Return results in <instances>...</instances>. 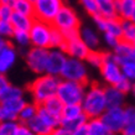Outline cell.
<instances>
[{
	"mask_svg": "<svg viewBox=\"0 0 135 135\" xmlns=\"http://www.w3.org/2000/svg\"><path fill=\"white\" fill-rule=\"evenodd\" d=\"M61 78L50 76V74H41L37 76L27 87L31 102L37 105H42L47 99L56 97Z\"/></svg>",
	"mask_w": 135,
	"mask_h": 135,
	"instance_id": "1",
	"label": "cell"
},
{
	"mask_svg": "<svg viewBox=\"0 0 135 135\" xmlns=\"http://www.w3.org/2000/svg\"><path fill=\"white\" fill-rule=\"evenodd\" d=\"M83 113L88 119H99L107 110V100L104 94V87L98 83L87 84L86 94L81 103Z\"/></svg>",
	"mask_w": 135,
	"mask_h": 135,
	"instance_id": "2",
	"label": "cell"
},
{
	"mask_svg": "<svg viewBox=\"0 0 135 135\" xmlns=\"http://www.w3.org/2000/svg\"><path fill=\"white\" fill-rule=\"evenodd\" d=\"M52 26L58 31H61L67 40L70 37L78 35V31L81 27V21H79L77 12L74 11V9H72L68 5H63V8L60 10L57 16L55 17Z\"/></svg>",
	"mask_w": 135,
	"mask_h": 135,
	"instance_id": "3",
	"label": "cell"
},
{
	"mask_svg": "<svg viewBox=\"0 0 135 135\" xmlns=\"http://www.w3.org/2000/svg\"><path fill=\"white\" fill-rule=\"evenodd\" d=\"M87 84L77 82H71V81H60L57 89V97L63 105H71V104H79L83 100V97L86 94Z\"/></svg>",
	"mask_w": 135,
	"mask_h": 135,
	"instance_id": "4",
	"label": "cell"
},
{
	"mask_svg": "<svg viewBox=\"0 0 135 135\" xmlns=\"http://www.w3.org/2000/svg\"><path fill=\"white\" fill-rule=\"evenodd\" d=\"M88 74L89 73H88V67H87L86 61L68 57L63 66L61 74H60V78L63 81L88 84V81H89Z\"/></svg>",
	"mask_w": 135,
	"mask_h": 135,
	"instance_id": "5",
	"label": "cell"
},
{
	"mask_svg": "<svg viewBox=\"0 0 135 135\" xmlns=\"http://www.w3.org/2000/svg\"><path fill=\"white\" fill-rule=\"evenodd\" d=\"M63 5V0H36L33 3V19L52 25Z\"/></svg>",
	"mask_w": 135,
	"mask_h": 135,
	"instance_id": "6",
	"label": "cell"
},
{
	"mask_svg": "<svg viewBox=\"0 0 135 135\" xmlns=\"http://www.w3.org/2000/svg\"><path fill=\"white\" fill-rule=\"evenodd\" d=\"M99 71H100L103 81L108 86L115 87L124 78L123 73H122V68H120V63L117 61L113 52L104 53V60H103V63Z\"/></svg>",
	"mask_w": 135,
	"mask_h": 135,
	"instance_id": "7",
	"label": "cell"
},
{
	"mask_svg": "<svg viewBox=\"0 0 135 135\" xmlns=\"http://www.w3.org/2000/svg\"><path fill=\"white\" fill-rule=\"evenodd\" d=\"M52 32V25L40 20H33L31 29L29 30L31 47L50 50V40Z\"/></svg>",
	"mask_w": 135,
	"mask_h": 135,
	"instance_id": "8",
	"label": "cell"
},
{
	"mask_svg": "<svg viewBox=\"0 0 135 135\" xmlns=\"http://www.w3.org/2000/svg\"><path fill=\"white\" fill-rule=\"evenodd\" d=\"M49 57V50L38 49V47H29L25 52V62L29 70L37 76L45 74L46 63Z\"/></svg>",
	"mask_w": 135,
	"mask_h": 135,
	"instance_id": "9",
	"label": "cell"
},
{
	"mask_svg": "<svg viewBox=\"0 0 135 135\" xmlns=\"http://www.w3.org/2000/svg\"><path fill=\"white\" fill-rule=\"evenodd\" d=\"M102 123L107 127L108 130H110L114 135L122 133L125 124L124 118V107H117V108H107V110L100 117Z\"/></svg>",
	"mask_w": 135,
	"mask_h": 135,
	"instance_id": "10",
	"label": "cell"
},
{
	"mask_svg": "<svg viewBox=\"0 0 135 135\" xmlns=\"http://www.w3.org/2000/svg\"><path fill=\"white\" fill-rule=\"evenodd\" d=\"M68 56L66 55L63 50L58 49H50L49 50V57H47V63H46V72L45 74L60 77L63 66L67 61Z\"/></svg>",
	"mask_w": 135,
	"mask_h": 135,
	"instance_id": "11",
	"label": "cell"
},
{
	"mask_svg": "<svg viewBox=\"0 0 135 135\" xmlns=\"http://www.w3.org/2000/svg\"><path fill=\"white\" fill-rule=\"evenodd\" d=\"M63 51L66 55L71 58H76V60H81V61H86V58L88 57L90 50L86 46V44L81 40L79 33L77 36L70 37L66 40V45Z\"/></svg>",
	"mask_w": 135,
	"mask_h": 135,
	"instance_id": "12",
	"label": "cell"
},
{
	"mask_svg": "<svg viewBox=\"0 0 135 135\" xmlns=\"http://www.w3.org/2000/svg\"><path fill=\"white\" fill-rule=\"evenodd\" d=\"M26 103H27L26 97L0 102V122H5V120H16L17 122L19 113Z\"/></svg>",
	"mask_w": 135,
	"mask_h": 135,
	"instance_id": "13",
	"label": "cell"
},
{
	"mask_svg": "<svg viewBox=\"0 0 135 135\" xmlns=\"http://www.w3.org/2000/svg\"><path fill=\"white\" fill-rule=\"evenodd\" d=\"M17 49L11 42L0 51V73L6 74L17 61Z\"/></svg>",
	"mask_w": 135,
	"mask_h": 135,
	"instance_id": "14",
	"label": "cell"
},
{
	"mask_svg": "<svg viewBox=\"0 0 135 135\" xmlns=\"http://www.w3.org/2000/svg\"><path fill=\"white\" fill-rule=\"evenodd\" d=\"M78 33H79L81 40L86 44V46L90 51L98 50L99 45H100V37H99L97 30L90 26H81Z\"/></svg>",
	"mask_w": 135,
	"mask_h": 135,
	"instance_id": "15",
	"label": "cell"
},
{
	"mask_svg": "<svg viewBox=\"0 0 135 135\" xmlns=\"http://www.w3.org/2000/svg\"><path fill=\"white\" fill-rule=\"evenodd\" d=\"M104 94L108 108H117V107H124L125 103V94L122 93L113 86L104 87Z\"/></svg>",
	"mask_w": 135,
	"mask_h": 135,
	"instance_id": "16",
	"label": "cell"
},
{
	"mask_svg": "<svg viewBox=\"0 0 135 135\" xmlns=\"http://www.w3.org/2000/svg\"><path fill=\"white\" fill-rule=\"evenodd\" d=\"M117 17L122 21L130 20L135 10V0H117L115 1Z\"/></svg>",
	"mask_w": 135,
	"mask_h": 135,
	"instance_id": "17",
	"label": "cell"
},
{
	"mask_svg": "<svg viewBox=\"0 0 135 135\" xmlns=\"http://www.w3.org/2000/svg\"><path fill=\"white\" fill-rule=\"evenodd\" d=\"M113 55L115 56V58H117V61L119 63H122L124 61H128V60H135L134 46L131 45V44H128V42L119 41L117 47L113 50Z\"/></svg>",
	"mask_w": 135,
	"mask_h": 135,
	"instance_id": "18",
	"label": "cell"
},
{
	"mask_svg": "<svg viewBox=\"0 0 135 135\" xmlns=\"http://www.w3.org/2000/svg\"><path fill=\"white\" fill-rule=\"evenodd\" d=\"M33 20L35 19L31 16H25V15H21V14L14 11L11 19H10V22L15 31H27L29 32V30L31 29L33 24Z\"/></svg>",
	"mask_w": 135,
	"mask_h": 135,
	"instance_id": "19",
	"label": "cell"
},
{
	"mask_svg": "<svg viewBox=\"0 0 135 135\" xmlns=\"http://www.w3.org/2000/svg\"><path fill=\"white\" fill-rule=\"evenodd\" d=\"M37 110H38V105L35 104L31 100H27V103L22 107V109L19 113V117H17V122L20 124H26L29 123L30 120H32L37 115Z\"/></svg>",
	"mask_w": 135,
	"mask_h": 135,
	"instance_id": "20",
	"label": "cell"
},
{
	"mask_svg": "<svg viewBox=\"0 0 135 135\" xmlns=\"http://www.w3.org/2000/svg\"><path fill=\"white\" fill-rule=\"evenodd\" d=\"M95 1L98 5V15L105 19L117 17V10H115L117 0H95Z\"/></svg>",
	"mask_w": 135,
	"mask_h": 135,
	"instance_id": "21",
	"label": "cell"
},
{
	"mask_svg": "<svg viewBox=\"0 0 135 135\" xmlns=\"http://www.w3.org/2000/svg\"><path fill=\"white\" fill-rule=\"evenodd\" d=\"M26 127L36 135H50L51 131H52V128H50L49 125H47L41 118H38L37 115L32 120H30L29 123L26 124Z\"/></svg>",
	"mask_w": 135,
	"mask_h": 135,
	"instance_id": "22",
	"label": "cell"
},
{
	"mask_svg": "<svg viewBox=\"0 0 135 135\" xmlns=\"http://www.w3.org/2000/svg\"><path fill=\"white\" fill-rule=\"evenodd\" d=\"M88 135H114L102 123L100 119H88L87 122Z\"/></svg>",
	"mask_w": 135,
	"mask_h": 135,
	"instance_id": "23",
	"label": "cell"
},
{
	"mask_svg": "<svg viewBox=\"0 0 135 135\" xmlns=\"http://www.w3.org/2000/svg\"><path fill=\"white\" fill-rule=\"evenodd\" d=\"M41 107H44L46 110L51 113L53 117H56L61 120V117H62V110H63V103L57 98V97H52V98L47 99Z\"/></svg>",
	"mask_w": 135,
	"mask_h": 135,
	"instance_id": "24",
	"label": "cell"
},
{
	"mask_svg": "<svg viewBox=\"0 0 135 135\" xmlns=\"http://www.w3.org/2000/svg\"><path fill=\"white\" fill-rule=\"evenodd\" d=\"M134 45L135 44V24L130 20L122 21V40Z\"/></svg>",
	"mask_w": 135,
	"mask_h": 135,
	"instance_id": "25",
	"label": "cell"
},
{
	"mask_svg": "<svg viewBox=\"0 0 135 135\" xmlns=\"http://www.w3.org/2000/svg\"><path fill=\"white\" fill-rule=\"evenodd\" d=\"M87 122H88V118L83 114L81 117H78V118H73V119H61L60 120V125L73 133L74 130H77L81 127L86 125Z\"/></svg>",
	"mask_w": 135,
	"mask_h": 135,
	"instance_id": "26",
	"label": "cell"
},
{
	"mask_svg": "<svg viewBox=\"0 0 135 135\" xmlns=\"http://www.w3.org/2000/svg\"><path fill=\"white\" fill-rule=\"evenodd\" d=\"M24 97H25V89H22V88L19 86H14V84L10 83V86L4 90V93L0 95V102L24 98Z\"/></svg>",
	"mask_w": 135,
	"mask_h": 135,
	"instance_id": "27",
	"label": "cell"
},
{
	"mask_svg": "<svg viewBox=\"0 0 135 135\" xmlns=\"http://www.w3.org/2000/svg\"><path fill=\"white\" fill-rule=\"evenodd\" d=\"M103 33H109L112 36L122 40V20L118 19V17L107 19L105 29H104V32Z\"/></svg>",
	"mask_w": 135,
	"mask_h": 135,
	"instance_id": "28",
	"label": "cell"
},
{
	"mask_svg": "<svg viewBox=\"0 0 135 135\" xmlns=\"http://www.w3.org/2000/svg\"><path fill=\"white\" fill-rule=\"evenodd\" d=\"M12 42H14V46L19 47V49H29V47H31L30 36L27 31H14V35L11 37V44Z\"/></svg>",
	"mask_w": 135,
	"mask_h": 135,
	"instance_id": "29",
	"label": "cell"
},
{
	"mask_svg": "<svg viewBox=\"0 0 135 135\" xmlns=\"http://www.w3.org/2000/svg\"><path fill=\"white\" fill-rule=\"evenodd\" d=\"M12 10L25 16L33 17V4L29 0H16V3L12 5Z\"/></svg>",
	"mask_w": 135,
	"mask_h": 135,
	"instance_id": "30",
	"label": "cell"
},
{
	"mask_svg": "<svg viewBox=\"0 0 135 135\" xmlns=\"http://www.w3.org/2000/svg\"><path fill=\"white\" fill-rule=\"evenodd\" d=\"M66 45V37L65 35L55 29L52 26V32H51V40H50V49H58L63 50Z\"/></svg>",
	"mask_w": 135,
	"mask_h": 135,
	"instance_id": "31",
	"label": "cell"
},
{
	"mask_svg": "<svg viewBox=\"0 0 135 135\" xmlns=\"http://www.w3.org/2000/svg\"><path fill=\"white\" fill-rule=\"evenodd\" d=\"M123 77L131 83H135V60H128L120 63Z\"/></svg>",
	"mask_w": 135,
	"mask_h": 135,
	"instance_id": "32",
	"label": "cell"
},
{
	"mask_svg": "<svg viewBox=\"0 0 135 135\" xmlns=\"http://www.w3.org/2000/svg\"><path fill=\"white\" fill-rule=\"evenodd\" d=\"M37 117L38 118H41L44 122H45L47 125H49L50 128H52V129H55L56 127H58L60 125V119L56 118V117H53L51 113H49V112L46 110L44 107L38 105V110H37Z\"/></svg>",
	"mask_w": 135,
	"mask_h": 135,
	"instance_id": "33",
	"label": "cell"
},
{
	"mask_svg": "<svg viewBox=\"0 0 135 135\" xmlns=\"http://www.w3.org/2000/svg\"><path fill=\"white\" fill-rule=\"evenodd\" d=\"M83 114H84L83 109L79 104H71V105L63 107L61 119H73V118H78V117H81Z\"/></svg>",
	"mask_w": 135,
	"mask_h": 135,
	"instance_id": "34",
	"label": "cell"
},
{
	"mask_svg": "<svg viewBox=\"0 0 135 135\" xmlns=\"http://www.w3.org/2000/svg\"><path fill=\"white\" fill-rule=\"evenodd\" d=\"M103 60H104V52H100L98 50H95V51H90L89 52L88 57L86 58V62L94 68H100Z\"/></svg>",
	"mask_w": 135,
	"mask_h": 135,
	"instance_id": "35",
	"label": "cell"
},
{
	"mask_svg": "<svg viewBox=\"0 0 135 135\" xmlns=\"http://www.w3.org/2000/svg\"><path fill=\"white\" fill-rule=\"evenodd\" d=\"M20 123L16 120H5L0 122V133L5 135H15Z\"/></svg>",
	"mask_w": 135,
	"mask_h": 135,
	"instance_id": "36",
	"label": "cell"
},
{
	"mask_svg": "<svg viewBox=\"0 0 135 135\" xmlns=\"http://www.w3.org/2000/svg\"><path fill=\"white\" fill-rule=\"evenodd\" d=\"M79 3L88 15H90L92 17L98 15V5L95 0H79Z\"/></svg>",
	"mask_w": 135,
	"mask_h": 135,
	"instance_id": "37",
	"label": "cell"
},
{
	"mask_svg": "<svg viewBox=\"0 0 135 135\" xmlns=\"http://www.w3.org/2000/svg\"><path fill=\"white\" fill-rule=\"evenodd\" d=\"M14 27L10 21H6V20H0V36L6 38V40H11L12 35H14Z\"/></svg>",
	"mask_w": 135,
	"mask_h": 135,
	"instance_id": "38",
	"label": "cell"
},
{
	"mask_svg": "<svg viewBox=\"0 0 135 135\" xmlns=\"http://www.w3.org/2000/svg\"><path fill=\"white\" fill-rule=\"evenodd\" d=\"M12 6H9V5L5 4H0V20H6L10 21L12 16Z\"/></svg>",
	"mask_w": 135,
	"mask_h": 135,
	"instance_id": "39",
	"label": "cell"
},
{
	"mask_svg": "<svg viewBox=\"0 0 135 135\" xmlns=\"http://www.w3.org/2000/svg\"><path fill=\"white\" fill-rule=\"evenodd\" d=\"M103 41H104V44H105L107 47L114 50L120 40L117 38V37H114V36H112V35H109V33H103Z\"/></svg>",
	"mask_w": 135,
	"mask_h": 135,
	"instance_id": "40",
	"label": "cell"
},
{
	"mask_svg": "<svg viewBox=\"0 0 135 135\" xmlns=\"http://www.w3.org/2000/svg\"><path fill=\"white\" fill-rule=\"evenodd\" d=\"M131 84L133 83L130 82V81H128V79H125V78H123L120 82L115 86V88L117 89H119L122 93H124L125 95H127L128 93H130V89H131Z\"/></svg>",
	"mask_w": 135,
	"mask_h": 135,
	"instance_id": "41",
	"label": "cell"
},
{
	"mask_svg": "<svg viewBox=\"0 0 135 135\" xmlns=\"http://www.w3.org/2000/svg\"><path fill=\"white\" fill-rule=\"evenodd\" d=\"M9 86H10V82H9L6 74L0 73V95L4 93V90L6 89Z\"/></svg>",
	"mask_w": 135,
	"mask_h": 135,
	"instance_id": "42",
	"label": "cell"
},
{
	"mask_svg": "<svg viewBox=\"0 0 135 135\" xmlns=\"http://www.w3.org/2000/svg\"><path fill=\"white\" fill-rule=\"evenodd\" d=\"M50 135H72V131L67 130L66 128L61 127V125H58V127H56L55 129H52V131H51Z\"/></svg>",
	"mask_w": 135,
	"mask_h": 135,
	"instance_id": "43",
	"label": "cell"
},
{
	"mask_svg": "<svg viewBox=\"0 0 135 135\" xmlns=\"http://www.w3.org/2000/svg\"><path fill=\"white\" fill-rule=\"evenodd\" d=\"M15 135H36V134H33L25 124H20L19 128H17L16 133H15Z\"/></svg>",
	"mask_w": 135,
	"mask_h": 135,
	"instance_id": "44",
	"label": "cell"
},
{
	"mask_svg": "<svg viewBox=\"0 0 135 135\" xmlns=\"http://www.w3.org/2000/svg\"><path fill=\"white\" fill-rule=\"evenodd\" d=\"M72 135H88V131H87V124L86 125H83V127H81L79 129H77V130H74L73 133H72Z\"/></svg>",
	"mask_w": 135,
	"mask_h": 135,
	"instance_id": "45",
	"label": "cell"
},
{
	"mask_svg": "<svg viewBox=\"0 0 135 135\" xmlns=\"http://www.w3.org/2000/svg\"><path fill=\"white\" fill-rule=\"evenodd\" d=\"M9 44H10V41H9V40H6V38H4V37L0 36V51L4 49V47H6Z\"/></svg>",
	"mask_w": 135,
	"mask_h": 135,
	"instance_id": "46",
	"label": "cell"
},
{
	"mask_svg": "<svg viewBox=\"0 0 135 135\" xmlns=\"http://www.w3.org/2000/svg\"><path fill=\"white\" fill-rule=\"evenodd\" d=\"M15 3H16V0H3V1H1V4L9 5V6H12Z\"/></svg>",
	"mask_w": 135,
	"mask_h": 135,
	"instance_id": "47",
	"label": "cell"
},
{
	"mask_svg": "<svg viewBox=\"0 0 135 135\" xmlns=\"http://www.w3.org/2000/svg\"><path fill=\"white\" fill-rule=\"evenodd\" d=\"M130 93H131V95L135 98V83H133L131 84V89H130Z\"/></svg>",
	"mask_w": 135,
	"mask_h": 135,
	"instance_id": "48",
	"label": "cell"
},
{
	"mask_svg": "<svg viewBox=\"0 0 135 135\" xmlns=\"http://www.w3.org/2000/svg\"><path fill=\"white\" fill-rule=\"evenodd\" d=\"M130 21H133L135 24V10H134V12H133V15H131V17H130Z\"/></svg>",
	"mask_w": 135,
	"mask_h": 135,
	"instance_id": "49",
	"label": "cell"
},
{
	"mask_svg": "<svg viewBox=\"0 0 135 135\" xmlns=\"http://www.w3.org/2000/svg\"><path fill=\"white\" fill-rule=\"evenodd\" d=\"M29 1H30V3H32V4H33V3H35L36 0H29Z\"/></svg>",
	"mask_w": 135,
	"mask_h": 135,
	"instance_id": "50",
	"label": "cell"
},
{
	"mask_svg": "<svg viewBox=\"0 0 135 135\" xmlns=\"http://www.w3.org/2000/svg\"><path fill=\"white\" fill-rule=\"evenodd\" d=\"M133 46H134V58H135V44H134Z\"/></svg>",
	"mask_w": 135,
	"mask_h": 135,
	"instance_id": "51",
	"label": "cell"
},
{
	"mask_svg": "<svg viewBox=\"0 0 135 135\" xmlns=\"http://www.w3.org/2000/svg\"><path fill=\"white\" fill-rule=\"evenodd\" d=\"M0 135H5V134H1V133H0Z\"/></svg>",
	"mask_w": 135,
	"mask_h": 135,
	"instance_id": "52",
	"label": "cell"
},
{
	"mask_svg": "<svg viewBox=\"0 0 135 135\" xmlns=\"http://www.w3.org/2000/svg\"><path fill=\"white\" fill-rule=\"evenodd\" d=\"M1 1H3V0H0V4H1Z\"/></svg>",
	"mask_w": 135,
	"mask_h": 135,
	"instance_id": "53",
	"label": "cell"
}]
</instances>
